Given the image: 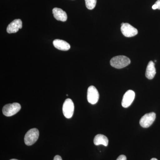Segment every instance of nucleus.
Segmentation results:
<instances>
[{"label": "nucleus", "mask_w": 160, "mask_h": 160, "mask_svg": "<svg viewBox=\"0 0 160 160\" xmlns=\"http://www.w3.org/2000/svg\"><path fill=\"white\" fill-rule=\"evenodd\" d=\"M53 45L57 49L62 51H67L70 49V45L63 40L56 39L53 42Z\"/></svg>", "instance_id": "obj_11"}, {"label": "nucleus", "mask_w": 160, "mask_h": 160, "mask_svg": "<svg viewBox=\"0 0 160 160\" xmlns=\"http://www.w3.org/2000/svg\"><path fill=\"white\" fill-rule=\"evenodd\" d=\"M152 9H158V6L157 5L155 4L154 5H153L152 6Z\"/></svg>", "instance_id": "obj_18"}, {"label": "nucleus", "mask_w": 160, "mask_h": 160, "mask_svg": "<svg viewBox=\"0 0 160 160\" xmlns=\"http://www.w3.org/2000/svg\"><path fill=\"white\" fill-rule=\"evenodd\" d=\"M52 13L55 18L58 21L64 22L67 19V15L66 12L60 8H54L52 9Z\"/></svg>", "instance_id": "obj_10"}, {"label": "nucleus", "mask_w": 160, "mask_h": 160, "mask_svg": "<svg viewBox=\"0 0 160 160\" xmlns=\"http://www.w3.org/2000/svg\"><path fill=\"white\" fill-rule=\"evenodd\" d=\"M134 92L132 90H128L126 92V93L123 96L122 100V105L124 108H128L133 101L135 98Z\"/></svg>", "instance_id": "obj_8"}, {"label": "nucleus", "mask_w": 160, "mask_h": 160, "mask_svg": "<svg viewBox=\"0 0 160 160\" xmlns=\"http://www.w3.org/2000/svg\"><path fill=\"white\" fill-rule=\"evenodd\" d=\"M21 109L19 103H13L5 105L3 107L2 112L3 114L6 117H11L16 114Z\"/></svg>", "instance_id": "obj_3"}, {"label": "nucleus", "mask_w": 160, "mask_h": 160, "mask_svg": "<svg viewBox=\"0 0 160 160\" xmlns=\"http://www.w3.org/2000/svg\"><path fill=\"white\" fill-rule=\"evenodd\" d=\"M116 160H127V158L126 156L124 155H121L118 157Z\"/></svg>", "instance_id": "obj_15"}, {"label": "nucleus", "mask_w": 160, "mask_h": 160, "mask_svg": "<svg viewBox=\"0 0 160 160\" xmlns=\"http://www.w3.org/2000/svg\"><path fill=\"white\" fill-rule=\"evenodd\" d=\"M86 7L89 10H92L95 7L97 0H85Z\"/></svg>", "instance_id": "obj_14"}, {"label": "nucleus", "mask_w": 160, "mask_h": 160, "mask_svg": "<svg viewBox=\"0 0 160 160\" xmlns=\"http://www.w3.org/2000/svg\"><path fill=\"white\" fill-rule=\"evenodd\" d=\"M156 73L155 64L152 61H150L147 65L146 72V77L149 79L151 80L154 78Z\"/></svg>", "instance_id": "obj_12"}, {"label": "nucleus", "mask_w": 160, "mask_h": 160, "mask_svg": "<svg viewBox=\"0 0 160 160\" xmlns=\"http://www.w3.org/2000/svg\"><path fill=\"white\" fill-rule=\"evenodd\" d=\"M22 27V22L21 19H15L7 27V32L9 33H15Z\"/></svg>", "instance_id": "obj_9"}, {"label": "nucleus", "mask_w": 160, "mask_h": 160, "mask_svg": "<svg viewBox=\"0 0 160 160\" xmlns=\"http://www.w3.org/2000/svg\"><path fill=\"white\" fill-rule=\"evenodd\" d=\"M155 4L158 5V9L160 10V0H158L155 2Z\"/></svg>", "instance_id": "obj_17"}, {"label": "nucleus", "mask_w": 160, "mask_h": 160, "mask_svg": "<svg viewBox=\"0 0 160 160\" xmlns=\"http://www.w3.org/2000/svg\"><path fill=\"white\" fill-rule=\"evenodd\" d=\"M93 142L96 146L102 145L103 146H107L109 143V140L106 136L103 134H98L95 137Z\"/></svg>", "instance_id": "obj_13"}, {"label": "nucleus", "mask_w": 160, "mask_h": 160, "mask_svg": "<svg viewBox=\"0 0 160 160\" xmlns=\"http://www.w3.org/2000/svg\"><path fill=\"white\" fill-rule=\"evenodd\" d=\"M131 62L129 58L125 56H118L112 58L110 61L112 67L116 69H122L129 65Z\"/></svg>", "instance_id": "obj_1"}, {"label": "nucleus", "mask_w": 160, "mask_h": 160, "mask_svg": "<svg viewBox=\"0 0 160 160\" xmlns=\"http://www.w3.org/2000/svg\"><path fill=\"white\" fill-rule=\"evenodd\" d=\"M74 106L71 99H66L63 105V113L64 116L67 118L72 117L74 112Z\"/></svg>", "instance_id": "obj_4"}, {"label": "nucleus", "mask_w": 160, "mask_h": 160, "mask_svg": "<svg viewBox=\"0 0 160 160\" xmlns=\"http://www.w3.org/2000/svg\"><path fill=\"white\" fill-rule=\"evenodd\" d=\"M39 135V132L36 128L30 129L26 132L24 141L26 145L32 146L37 141Z\"/></svg>", "instance_id": "obj_2"}, {"label": "nucleus", "mask_w": 160, "mask_h": 160, "mask_svg": "<svg viewBox=\"0 0 160 160\" xmlns=\"http://www.w3.org/2000/svg\"><path fill=\"white\" fill-rule=\"evenodd\" d=\"M53 160H62V158L59 155H56L54 157Z\"/></svg>", "instance_id": "obj_16"}, {"label": "nucleus", "mask_w": 160, "mask_h": 160, "mask_svg": "<svg viewBox=\"0 0 160 160\" xmlns=\"http://www.w3.org/2000/svg\"><path fill=\"white\" fill-rule=\"evenodd\" d=\"M121 30L123 35L127 38L132 37L138 33L137 29L129 23H122Z\"/></svg>", "instance_id": "obj_5"}, {"label": "nucleus", "mask_w": 160, "mask_h": 160, "mask_svg": "<svg viewBox=\"0 0 160 160\" xmlns=\"http://www.w3.org/2000/svg\"><path fill=\"white\" fill-rule=\"evenodd\" d=\"M150 160H158L157 159L155 158H152Z\"/></svg>", "instance_id": "obj_19"}, {"label": "nucleus", "mask_w": 160, "mask_h": 160, "mask_svg": "<svg viewBox=\"0 0 160 160\" xmlns=\"http://www.w3.org/2000/svg\"><path fill=\"white\" fill-rule=\"evenodd\" d=\"M156 119V113L154 112L146 113L140 120V125L143 128H148L152 125Z\"/></svg>", "instance_id": "obj_6"}, {"label": "nucleus", "mask_w": 160, "mask_h": 160, "mask_svg": "<svg viewBox=\"0 0 160 160\" xmlns=\"http://www.w3.org/2000/svg\"><path fill=\"white\" fill-rule=\"evenodd\" d=\"M10 160H18L15 159H11Z\"/></svg>", "instance_id": "obj_20"}, {"label": "nucleus", "mask_w": 160, "mask_h": 160, "mask_svg": "<svg viewBox=\"0 0 160 160\" xmlns=\"http://www.w3.org/2000/svg\"><path fill=\"white\" fill-rule=\"evenodd\" d=\"M99 98V94L97 89L94 86H89L87 90V100L92 105L96 104Z\"/></svg>", "instance_id": "obj_7"}]
</instances>
